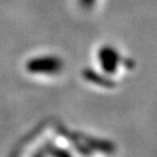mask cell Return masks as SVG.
Instances as JSON below:
<instances>
[{"instance_id": "cell-1", "label": "cell", "mask_w": 157, "mask_h": 157, "mask_svg": "<svg viewBox=\"0 0 157 157\" xmlns=\"http://www.w3.org/2000/svg\"><path fill=\"white\" fill-rule=\"evenodd\" d=\"M61 67L59 62L57 61L56 58L52 57H43V58H39L32 61V63L29 64V67L32 71H42L43 73H50L49 71H51V73L54 71H57Z\"/></svg>"}]
</instances>
